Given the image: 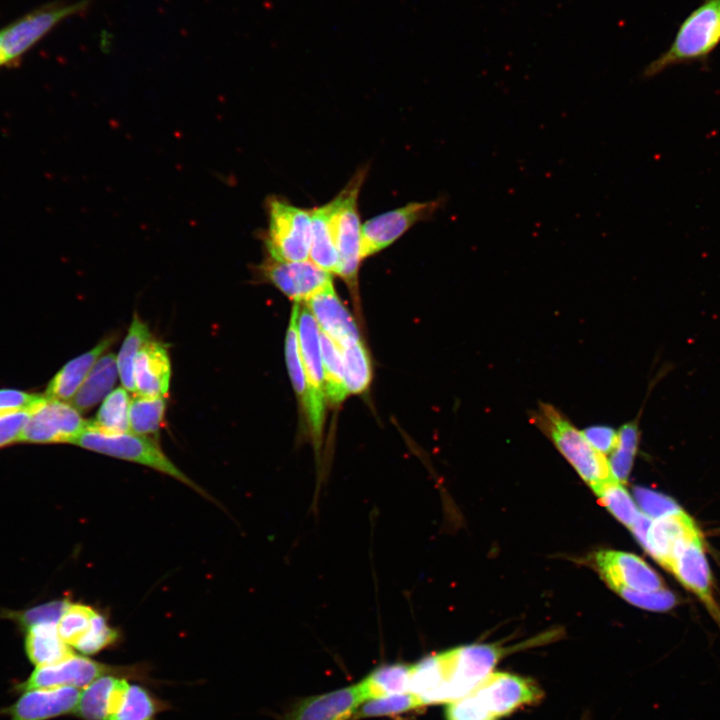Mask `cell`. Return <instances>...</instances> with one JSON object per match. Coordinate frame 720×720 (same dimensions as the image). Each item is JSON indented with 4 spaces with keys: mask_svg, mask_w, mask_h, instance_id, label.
Returning a JSON list of instances; mask_svg holds the SVG:
<instances>
[{
    "mask_svg": "<svg viewBox=\"0 0 720 720\" xmlns=\"http://www.w3.org/2000/svg\"><path fill=\"white\" fill-rule=\"evenodd\" d=\"M720 45V0H702L680 23L669 47L642 71L652 78L666 69L693 63L707 64Z\"/></svg>",
    "mask_w": 720,
    "mask_h": 720,
    "instance_id": "cell-1",
    "label": "cell"
},
{
    "mask_svg": "<svg viewBox=\"0 0 720 720\" xmlns=\"http://www.w3.org/2000/svg\"><path fill=\"white\" fill-rule=\"evenodd\" d=\"M530 419L554 443L560 453L593 489L617 480L606 456L596 450L570 419L549 403L539 402Z\"/></svg>",
    "mask_w": 720,
    "mask_h": 720,
    "instance_id": "cell-2",
    "label": "cell"
},
{
    "mask_svg": "<svg viewBox=\"0 0 720 720\" xmlns=\"http://www.w3.org/2000/svg\"><path fill=\"white\" fill-rule=\"evenodd\" d=\"M72 444L97 453L148 466L174 477L197 492L206 495L163 453L157 442L150 437L132 432H103L90 426L88 421L86 428L75 438Z\"/></svg>",
    "mask_w": 720,
    "mask_h": 720,
    "instance_id": "cell-3",
    "label": "cell"
},
{
    "mask_svg": "<svg viewBox=\"0 0 720 720\" xmlns=\"http://www.w3.org/2000/svg\"><path fill=\"white\" fill-rule=\"evenodd\" d=\"M505 649L491 644H472L437 653L441 686L438 702L449 703L473 690L493 672Z\"/></svg>",
    "mask_w": 720,
    "mask_h": 720,
    "instance_id": "cell-4",
    "label": "cell"
},
{
    "mask_svg": "<svg viewBox=\"0 0 720 720\" xmlns=\"http://www.w3.org/2000/svg\"><path fill=\"white\" fill-rule=\"evenodd\" d=\"M93 1H51L29 11L1 28L2 46L7 66L16 65L28 51L62 21L85 12Z\"/></svg>",
    "mask_w": 720,
    "mask_h": 720,
    "instance_id": "cell-5",
    "label": "cell"
},
{
    "mask_svg": "<svg viewBox=\"0 0 720 720\" xmlns=\"http://www.w3.org/2000/svg\"><path fill=\"white\" fill-rule=\"evenodd\" d=\"M268 227L263 240L268 256L279 261L309 259L311 210L291 204L280 196L266 200Z\"/></svg>",
    "mask_w": 720,
    "mask_h": 720,
    "instance_id": "cell-6",
    "label": "cell"
},
{
    "mask_svg": "<svg viewBox=\"0 0 720 720\" xmlns=\"http://www.w3.org/2000/svg\"><path fill=\"white\" fill-rule=\"evenodd\" d=\"M367 172V166L359 168L335 196L334 236L339 257L337 275L347 283L350 289L354 290L357 287L358 271L363 260L362 225L358 210V198Z\"/></svg>",
    "mask_w": 720,
    "mask_h": 720,
    "instance_id": "cell-7",
    "label": "cell"
},
{
    "mask_svg": "<svg viewBox=\"0 0 720 720\" xmlns=\"http://www.w3.org/2000/svg\"><path fill=\"white\" fill-rule=\"evenodd\" d=\"M298 337L308 386V402L304 410L314 449L318 454L325 420L324 369L320 346V328L307 306L299 310Z\"/></svg>",
    "mask_w": 720,
    "mask_h": 720,
    "instance_id": "cell-8",
    "label": "cell"
},
{
    "mask_svg": "<svg viewBox=\"0 0 720 720\" xmlns=\"http://www.w3.org/2000/svg\"><path fill=\"white\" fill-rule=\"evenodd\" d=\"M87 424L88 421L81 416V412L69 402L44 396L30 409L19 442L72 444Z\"/></svg>",
    "mask_w": 720,
    "mask_h": 720,
    "instance_id": "cell-9",
    "label": "cell"
},
{
    "mask_svg": "<svg viewBox=\"0 0 720 720\" xmlns=\"http://www.w3.org/2000/svg\"><path fill=\"white\" fill-rule=\"evenodd\" d=\"M443 199L410 202L405 206L374 216L362 225V258L387 248L415 224L430 219L441 207Z\"/></svg>",
    "mask_w": 720,
    "mask_h": 720,
    "instance_id": "cell-10",
    "label": "cell"
},
{
    "mask_svg": "<svg viewBox=\"0 0 720 720\" xmlns=\"http://www.w3.org/2000/svg\"><path fill=\"white\" fill-rule=\"evenodd\" d=\"M128 668L108 666L88 657H71L47 666H37L30 676L19 682L14 689L24 692L35 688L71 686L81 688L104 675L131 674Z\"/></svg>",
    "mask_w": 720,
    "mask_h": 720,
    "instance_id": "cell-11",
    "label": "cell"
},
{
    "mask_svg": "<svg viewBox=\"0 0 720 720\" xmlns=\"http://www.w3.org/2000/svg\"><path fill=\"white\" fill-rule=\"evenodd\" d=\"M471 691L497 719L543 697V691L533 680L507 672L490 673Z\"/></svg>",
    "mask_w": 720,
    "mask_h": 720,
    "instance_id": "cell-12",
    "label": "cell"
},
{
    "mask_svg": "<svg viewBox=\"0 0 720 720\" xmlns=\"http://www.w3.org/2000/svg\"><path fill=\"white\" fill-rule=\"evenodd\" d=\"M264 279L295 303L307 302L313 295L332 282L331 274L309 259L287 262L267 257L259 266Z\"/></svg>",
    "mask_w": 720,
    "mask_h": 720,
    "instance_id": "cell-13",
    "label": "cell"
},
{
    "mask_svg": "<svg viewBox=\"0 0 720 720\" xmlns=\"http://www.w3.org/2000/svg\"><path fill=\"white\" fill-rule=\"evenodd\" d=\"M702 538L694 521L683 510L652 519L643 548L670 570L677 555L691 542Z\"/></svg>",
    "mask_w": 720,
    "mask_h": 720,
    "instance_id": "cell-14",
    "label": "cell"
},
{
    "mask_svg": "<svg viewBox=\"0 0 720 720\" xmlns=\"http://www.w3.org/2000/svg\"><path fill=\"white\" fill-rule=\"evenodd\" d=\"M595 563L601 577L616 592L622 589L652 591L664 588L659 575L634 554L599 551L595 555Z\"/></svg>",
    "mask_w": 720,
    "mask_h": 720,
    "instance_id": "cell-15",
    "label": "cell"
},
{
    "mask_svg": "<svg viewBox=\"0 0 720 720\" xmlns=\"http://www.w3.org/2000/svg\"><path fill=\"white\" fill-rule=\"evenodd\" d=\"M80 691L71 686L35 688L22 692L10 706L1 709L9 720H49L74 712Z\"/></svg>",
    "mask_w": 720,
    "mask_h": 720,
    "instance_id": "cell-16",
    "label": "cell"
},
{
    "mask_svg": "<svg viewBox=\"0 0 720 720\" xmlns=\"http://www.w3.org/2000/svg\"><path fill=\"white\" fill-rule=\"evenodd\" d=\"M322 332L339 347L361 341L354 318L338 297L333 282L328 283L307 302Z\"/></svg>",
    "mask_w": 720,
    "mask_h": 720,
    "instance_id": "cell-17",
    "label": "cell"
},
{
    "mask_svg": "<svg viewBox=\"0 0 720 720\" xmlns=\"http://www.w3.org/2000/svg\"><path fill=\"white\" fill-rule=\"evenodd\" d=\"M365 700L357 683L301 700L285 720H347Z\"/></svg>",
    "mask_w": 720,
    "mask_h": 720,
    "instance_id": "cell-18",
    "label": "cell"
},
{
    "mask_svg": "<svg viewBox=\"0 0 720 720\" xmlns=\"http://www.w3.org/2000/svg\"><path fill=\"white\" fill-rule=\"evenodd\" d=\"M134 392L144 397H166L171 377L167 345L149 340L138 352L133 368Z\"/></svg>",
    "mask_w": 720,
    "mask_h": 720,
    "instance_id": "cell-19",
    "label": "cell"
},
{
    "mask_svg": "<svg viewBox=\"0 0 720 720\" xmlns=\"http://www.w3.org/2000/svg\"><path fill=\"white\" fill-rule=\"evenodd\" d=\"M704 603L717 610L711 595V572L704 553L702 538L689 543L675 558L669 570Z\"/></svg>",
    "mask_w": 720,
    "mask_h": 720,
    "instance_id": "cell-20",
    "label": "cell"
},
{
    "mask_svg": "<svg viewBox=\"0 0 720 720\" xmlns=\"http://www.w3.org/2000/svg\"><path fill=\"white\" fill-rule=\"evenodd\" d=\"M113 341L114 336L105 337L92 349L68 361L49 381L43 395L69 402Z\"/></svg>",
    "mask_w": 720,
    "mask_h": 720,
    "instance_id": "cell-21",
    "label": "cell"
},
{
    "mask_svg": "<svg viewBox=\"0 0 720 720\" xmlns=\"http://www.w3.org/2000/svg\"><path fill=\"white\" fill-rule=\"evenodd\" d=\"M311 210L309 260L324 271L338 273L339 257L334 236L336 199Z\"/></svg>",
    "mask_w": 720,
    "mask_h": 720,
    "instance_id": "cell-22",
    "label": "cell"
},
{
    "mask_svg": "<svg viewBox=\"0 0 720 720\" xmlns=\"http://www.w3.org/2000/svg\"><path fill=\"white\" fill-rule=\"evenodd\" d=\"M127 681L117 675H104L80 692L74 713L83 720H111Z\"/></svg>",
    "mask_w": 720,
    "mask_h": 720,
    "instance_id": "cell-23",
    "label": "cell"
},
{
    "mask_svg": "<svg viewBox=\"0 0 720 720\" xmlns=\"http://www.w3.org/2000/svg\"><path fill=\"white\" fill-rule=\"evenodd\" d=\"M118 376L117 356L103 354L69 403L80 412L90 410L112 391Z\"/></svg>",
    "mask_w": 720,
    "mask_h": 720,
    "instance_id": "cell-24",
    "label": "cell"
},
{
    "mask_svg": "<svg viewBox=\"0 0 720 720\" xmlns=\"http://www.w3.org/2000/svg\"><path fill=\"white\" fill-rule=\"evenodd\" d=\"M25 651L36 666L56 664L74 655L71 646L61 639L57 625H36L26 630Z\"/></svg>",
    "mask_w": 720,
    "mask_h": 720,
    "instance_id": "cell-25",
    "label": "cell"
},
{
    "mask_svg": "<svg viewBox=\"0 0 720 720\" xmlns=\"http://www.w3.org/2000/svg\"><path fill=\"white\" fill-rule=\"evenodd\" d=\"M411 669L412 665L403 663L377 667L359 682L365 699L409 692Z\"/></svg>",
    "mask_w": 720,
    "mask_h": 720,
    "instance_id": "cell-26",
    "label": "cell"
},
{
    "mask_svg": "<svg viewBox=\"0 0 720 720\" xmlns=\"http://www.w3.org/2000/svg\"><path fill=\"white\" fill-rule=\"evenodd\" d=\"M320 346L324 369L325 396L330 404L337 405L348 395L341 351L339 346L321 330Z\"/></svg>",
    "mask_w": 720,
    "mask_h": 720,
    "instance_id": "cell-27",
    "label": "cell"
},
{
    "mask_svg": "<svg viewBox=\"0 0 720 720\" xmlns=\"http://www.w3.org/2000/svg\"><path fill=\"white\" fill-rule=\"evenodd\" d=\"M151 339L148 325L135 313L117 356L119 378L127 391L134 392V361L140 349Z\"/></svg>",
    "mask_w": 720,
    "mask_h": 720,
    "instance_id": "cell-28",
    "label": "cell"
},
{
    "mask_svg": "<svg viewBox=\"0 0 720 720\" xmlns=\"http://www.w3.org/2000/svg\"><path fill=\"white\" fill-rule=\"evenodd\" d=\"M165 410V397H135L129 406V432L157 437L164 421Z\"/></svg>",
    "mask_w": 720,
    "mask_h": 720,
    "instance_id": "cell-29",
    "label": "cell"
},
{
    "mask_svg": "<svg viewBox=\"0 0 720 720\" xmlns=\"http://www.w3.org/2000/svg\"><path fill=\"white\" fill-rule=\"evenodd\" d=\"M339 348L348 394L365 392L372 379L371 361L365 345L359 341Z\"/></svg>",
    "mask_w": 720,
    "mask_h": 720,
    "instance_id": "cell-30",
    "label": "cell"
},
{
    "mask_svg": "<svg viewBox=\"0 0 720 720\" xmlns=\"http://www.w3.org/2000/svg\"><path fill=\"white\" fill-rule=\"evenodd\" d=\"M128 392L124 387L112 390L103 400L95 419L89 425L108 433L129 432Z\"/></svg>",
    "mask_w": 720,
    "mask_h": 720,
    "instance_id": "cell-31",
    "label": "cell"
},
{
    "mask_svg": "<svg viewBox=\"0 0 720 720\" xmlns=\"http://www.w3.org/2000/svg\"><path fill=\"white\" fill-rule=\"evenodd\" d=\"M299 310L300 306L298 303H295L291 311L290 322L285 338V359L293 388L303 410H305L308 402V386L298 337Z\"/></svg>",
    "mask_w": 720,
    "mask_h": 720,
    "instance_id": "cell-32",
    "label": "cell"
},
{
    "mask_svg": "<svg viewBox=\"0 0 720 720\" xmlns=\"http://www.w3.org/2000/svg\"><path fill=\"white\" fill-rule=\"evenodd\" d=\"M617 432L618 444L608 461L615 478L623 484L631 472L639 446V416L623 424Z\"/></svg>",
    "mask_w": 720,
    "mask_h": 720,
    "instance_id": "cell-33",
    "label": "cell"
},
{
    "mask_svg": "<svg viewBox=\"0 0 720 720\" xmlns=\"http://www.w3.org/2000/svg\"><path fill=\"white\" fill-rule=\"evenodd\" d=\"M158 710V703L145 688L127 683L111 720H154Z\"/></svg>",
    "mask_w": 720,
    "mask_h": 720,
    "instance_id": "cell-34",
    "label": "cell"
},
{
    "mask_svg": "<svg viewBox=\"0 0 720 720\" xmlns=\"http://www.w3.org/2000/svg\"><path fill=\"white\" fill-rule=\"evenodd\" d=\"M424 704L414 694L407 692L365 700L354 714V718L399 716L422 709Z\"/></svg>",
    "mask_w": 720,
    "mask_h": 720,
    "instance_id": "cell-35",
    "label": "cell"
},
{
    "mask_svg": "<svg viewBox=\"0 0 720 720\" xmlns=\"http://www.w3.org/2000/svg\"><path fill=\"white\" fill-rule=\"evenodd\" d=\"M594 493L621 523L631 528L640 512L622 483L618 480L606 483L595 490Z\"/></svg>",
    "mask_w": 720,
    "mask_h": 720,
    "instance_id": "cell-36",
    "label": "cell"
},
{
    "mask_svg": "<svg viewBox=\"0 0 720 720\" xmlns=\"http://www.w3.org/2000/svg\"><path fill=\"white\" fill-rule=\"evenodd\" d=\"M95 614L96 611L87 605L71 603L57 625L61 639L74 647L87 631Z\"/></svg>",
    "mask_w": 720,
    "mask_h": 720,
    "instance_id": "cell-37",
    "label": "cell"
},
{
    "mask_svg": "<svg viewBox=\"0 0 720 720\" xmlns=\"http://www.w3.org/2000/svg\"><path fill=\"white\" fill-rule=\"evenodd\" d=\"M70 604L67 599L53 600L24 611L7 613V617L25 630L36 625H58Z\"/></svg>",
    "mask_w": 720,
    "mask_h": 720,
    "instance_id": "cell-38",
    "label": "cell"
},
{
    "mask_svg": "<svg viewBox=\"0 0 720 720\" xmlns=\"http://www.w3.org/2000/svg\"><path fill=\"white\" fill-rule=\"evenodd\" d=\"M117 639V630L110 627L106 619L96 612L87 631L74 645V648L85 655H92L110 646Z\"/></svg>",
    "mask_w": 720,
    "mask_h": 720,
    "instance_id": "cell-39",
    "label": "cell"
},
{
    "mask_svg": "<svg viewBox=\"0 0 720 720\" xmlns=\"http://www.w3.org/2000/svg\"><path fill=\"white\" fill-rule=\"evenodd\" d=\"M617 593L631 604L652 611H666L677 604L676 596L665 588L652 591L622 589Z\"/></svg>",
    "mask_w": 720,
    "mask_h": 720,
    "instance_id": "cell-40",
    "label": "cell"
},
{
    "mask_svg": "<svg viewBox=\"0 0 720 720\" xmlns=\"http://www.w3.org/2000/svg\"><path fill=\"white\" fill-rule=\"evenodd\" d=\"M446 720H498L482 704L473 691L448 703Z\"/></svg>",
    "mask_w": 720,
    "mask_h": 720,
    "instance_id": "cell-41",
    "label": "cell"
},
{
    "mask_svg": "<svg viewBox=\"0 0 720 720\" xmlns=\"http://www.w3.org/2000/svg\"><path fill=\"white\" fill-rule=\"evenodd\" d=\"M634 497L641 512L651 519L682 510L670 497L643 487L634 489Z\"/></svg>",
    "mask_w": 720,
    "mask_h": 720,
    "instance_id": "cell-42",
    "label": "cell"
},
{
    "mask_svg": "<svg viewBox=\"0 0 720 720\" xmlns=\"http://www.w3.org/2000/svg\"><path fill=\"white\" fill-rule=\"evenodd\" d=\"M43 398V394L13 388H2L0 389V415L12 411L30 410Z\"/></svg>",
    "mask_w": 720,
    "mask_h": 720,
    "instance_id": "cell-43",
    "label": "cell"
},
{
    "mask_svg": "<svg viewBox=\"0 0 720 720\" xmlns=\"http://www.w3.org/2000/svg\"><path fill=\"white\" fill-rule=\"evenodd\" d=\"M29 411L19 410L0 415V448L19 442Z\"/></svg>",
    "mask_w": 720,
    "mask_h": 720,
    "instance_id": "cell-44",
    "label": "cell"
},
{
    "mask_svg": "<svg viewBox=\"0 0 720 720\" xmlns=\"http://www.w3.org/2000/svg\"><path fill=\"white\" fill-rule=\"evenodd\" d=\"M582 433L588 442L604 455L611 454L618 444V432L609 426H589Z\"/></svg>",
    "mask_w": 720,
    "mask_h": 720,
    "instance_id": "cell-45",
    "label": "cell"
},
{
    "mask_svg": "<svg viewBox=\"0 0 720 720\" xmlns=\"http://www.w3.org/2000/svg\"><path fill=\"white\" fill-rule=\"evenodd\" d=\"M7 67L0 33V68Z\"/></svg>",
    "mask_w": 720,
    "mask_h": 720,
    "instance_id": "cell-46",
    "label": "cell"
}]
</instances>
